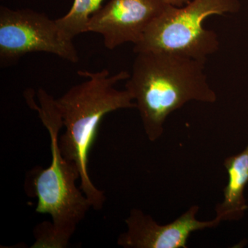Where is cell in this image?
I'll return each mask as SVG.
<instances>
[{
	"instance_id": "obj_1",
	"label": "cell",
	"mask_w": 248,
	"mask_h": 248,
	"mask_svg": "<svg viewBox=\"0 0 248 248\" xmlns=\"http://www.w3.org/2000/svg\"><path fill=\"white\" fill-rule=\"evenodd\" d=\"M24 97L29 107L37 111L48 130L52 155L48 168L37 166L26 177V193L37 199L36 213L48 214L52 218V223L43 222L36 227L32 248H66L92 205L77 186L76 182L80 180L78 166L62 154L59 133L63 125L56 99L42 89L37 93L39 104L31 91L26 92Z\"/></svg>"
},
{
	"instance_id": "obj_2",
	"label": "cell",
	"mask_w": 248,
	"mask_h": 248,
	"mask_svg": "<svg viewBox=\"0 0 248 248\" xmlns=\"http://www.w3.org/2000/svg\"><path fill=\"white\" fill-rule=\"evenodd\" d=\"M136 54L125 90L135 102L150 141L162 136L168 117L187 103L216 102L205 62L167 52Z\"/></svg>"
},
{
	"instance_id": "obj_3",
	"label": "cell",
	"mask_w": 248,
	"mask_h": 248,
	"mask_svg": "<svg viewBox=\"0 0 248 248\" xmlns=\"http://www.w3.org/2000/svg\"><path fill=\"white\" fill-rule=\"evenodd\" d=\"M86 78L75 85L56 99L65 132L59 138L62 154L78 166L80 186L94 210L103 208L106 197L93 184L89 172V153L97 138L99 124L107 114L136 108L127 90L119 91L116 84L128 79L130 74L120 71L111 76L108 70L97 72L79 71Z\"/></svg>"
},
{
	"instance_id": "obj_4",
	"label": "cell",
	"mask_w": 248,
	"mask_h": 248,
	"mask_svg": "<svg viewBox=\"0 0 248 248\" xmlns=\"http://www.w3.org/2000/svg\"><path fill=\"white\" fill-rule=\"evenodd\" d=\"M239 9L237 0H190L181 7L169 4L134 45V52H167L205 62L218 51L219 41L215 31L203 27L204 21Z\"/></svg>"
},
{
	"instance_id": "obj_5",
	"label": "cell",
	"mask_w": 248,
	"mask_h": 248,
	"mask_svg": "<svg viewBox=\"0 0 248 248\" xmlns=\"http://www.w3.org/2000/svg\"><path fill=\"white\" fill-rule=\"evenodd\" d=\"M32 53L53 54L77 63L78 51L73 41L63 38L56 21L31 9L0 7V65L13 66Z\"/></svg>"
},
{
	"instance_id": "obj_6",
	"label": "cell",
	"mask_w": 248,
	"mask_h": 248,
	"mask_svg": "<svg viewBox=\"0 0 248 248\" xmlns=\"http://www.w3.org/2000/svg\"><path fill=\"white\" fill-rule=\"evenodd\" d=\"M168 5L164 0H110L91 16L86 32L102 35L109 50L128 42L136 45Z\"/></svg>"
},
{
	"instance_id": "obj_7",
	"label": "cell",
	"mask_w": 248,
	"mask_h": 248,
	"mask_svg": "<svg viewBox=\"0 0 248 248\" xmlns=\"http://www.w3.org/2000/svg\"><path fill=\"white\" fill-rule=\"evenodd\" d=\"M200 207L192 205L177 219L161 225L138 208L132 209L125 219L126 231L117 239V245L125 248H187L192 232L215 228L221 223L217 217L210 221L197 219Z\"/></svg>"
},
{
	"instance_id": "obj_8",
	"label": "cell",
	"mask_w": 248,
	"mask_h": 248,
	"mask_svg": "<svg viewBox=\"0 0 248 248\" xmlns=\"http://www.w3.org/2000/svg\"><path fill=\"white\" fill-rule=\"evenodd\" d=\"M224 166L228 182L223 189V200L215 208L216 217L221 221H239L248 208L244 197L248 184V143L239 154L226 158Z\"/></svg>"
},
{
	"instance_id": "obj_9",
	"label": "cell",
	"mask_w": 248,
	"mask_h": 248,
	"mask_svg": "<svg viewBox=\"0 0 248 248\" xmlns=\"http://www.w3.org/2000/svg\"><path fill=\"white\" fill-rule=\"evenodd\" d=\"M104 0H74L71 9L64 16L55 19L63 38L73 41L79 34L86 32L91 16L101 9Z\"/></svg>"
},
{
	"instance_id": "obj_10",
	"label": "cell",
	"mask_w": 248,
	"mask_h": 248,
	"mask_svg": "<svg viewBox=\"0 0 248 248\" xmlns=\"http://www.w3.org/2000/svg\"><path fill=\"white\" fill-rule=\"evenodd\" d=\"M167 4L172 5V6L181 7L189 2L190 0H164Z\"/></svg>"
},
{
	"instance_id": "obj_11",
	"label": "cell",
	"mask_w": 248,
	"mask_h": 248,
	"mask_svg": "<svg viewBox=\"0 0 248 248\" xmlns=\"http://www.w3.org/2000/svg\"></svg>"
},
{
	"instance_id": "obj_12",
	"label": "cell",
	"mask_w": 248,
	"mask_h": 248,
	"mask_svg": "<svg viewBox=\"0 0 248 248\" xmlns=\"http://www.w3.org/2000/svg\"><path fill=\"white\" fill-rule=\"evenodd\" d=\"M1 1H2V0H1Z\"/></svg>"
}]
</instances>
